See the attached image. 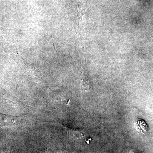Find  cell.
<instances>
[{
	"instance_id": "cell-1",
	"label": "cell",
	"mask_w": 153,
	"mask_h": 153,
	"mask_svg": "<svg viewBox=\"0 0 153 153\" xmlns=\"http://www.w3.org/2000/svg\"><path fill=\"white\" fill-rule=\"evenodd\" d=\"M18 123V117L0 114V125L5 127L13 126Z\"/></svg>"
}]
</instances>
